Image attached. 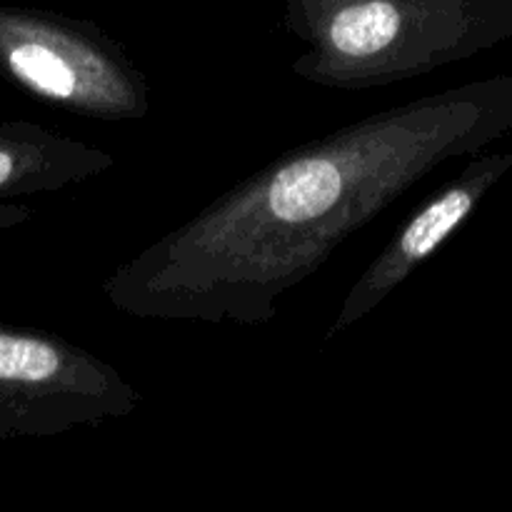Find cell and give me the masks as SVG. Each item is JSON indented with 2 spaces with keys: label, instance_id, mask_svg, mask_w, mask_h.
Here are the masks:
<instances>
[{
  "label": "cell",
  "instance_id": "cell-1",
  "mask_svg": "<svg viewBox=\"0 0 512 512\" xmlns=\"http://www.w3.org/2000/svg\"><path fill=\"white\" fill-rule=\"evenodd\" d=\"M512 125V78L375 110L250 173L103 280L118 313L265 325L285 295L448 160Z\"/></svg>",
  "mask_w": 512,
  "mask_h": 512
},
{
  "label": "cell",
  "instance_id": "cell-2",
  "mask_svg": "<svg viewBox=\"0 0 512 512\" xmlns=\"http://www.w3.org/2000/svg\"><path fill=\"white\" fill-rule=\"evenodd\" d=\"M293 73L363 93L470 58L512 33V0H285Z\"/></svg>",
  "mask_w": 512,
  "mask_h": 512
},
{
  "label": "cell",
  "instance_id": "cell-3",
  "mask_svg": "<svg viewBox=\"0 0 512 512\" xmlns=\"http://www.w3.org/2000/svg\"><path fill=\"white\" fill-rule=\"evenodd\" d=\"M0 78L83 118L125 123L150 110V88L125 45L98 23L0 3Z\"/></svg>",
  "mask_w": 512,
  "mask_h": 512
},
{
  "label": "cell",
  "instance_id": "cell-4",
  "mask_svg": "<svg viewBox=\"0 0 512 512\" xmlns=\"http://www.w3.org/2000/svg\"><path fill=\"white\" fill-rule=\"evenodd\" d=\"M143 395L100 355L48 330L0 325V440L128 418Z\"/></svg>",
  "mask_w": 512,
  "mask_h": 512
},
{
  "label": "cell",
  "instance_id": "cell-5",
  "mask_svg": "<svg viewBox=\"0 0 512 512\" xmlns=\"http://www.w3.org/2000/svg\"><path fill=\"white\" fill-rule=\"evenodd\" d=\"M512 155H483L465 165L453 180L440 185L408 220L385 248L370 260L360 278L350 285L340 303L338 315L325 330V340L345 333L355 323L368 318L388 295H393L405 280L418 273L425 260L433 258L445 240L470 218L480 200L510 168Z\"/></svg>",
  "mask_w": 512,
  "mask_h": 512
},
{
  "label": "cell",
  "instance_id": "cell-6",
  "mask_svg": "<svg viewBox=\"0 0 512 512\" xmlns=\"http://www.w3.org/2000/svg\"><path fill=\"white\" fill-rule=\"evenodd\" d=\"M115 155L30 120H0V200L50 195L115 168Z\"/></svg>",
  "mask_w": 512,
  "mask_h": 512
},
{
  "label": "cell",
  "instance_id": "cell-7",
  "mask_svg": "<svg viewBox=\"0 0 512 512\" xmlns=\"http://www.w3.org/2000/svg\"><path fill=\"white\" fill-rule=\"evenodd\" d=\"M35 210L28 208V205L10 203V200H0V233L5 230H13L25 225L28 220H33Z\"/></svg>",
  "mask_w": 512,
  "mask_h": 512
}]
</instances>
